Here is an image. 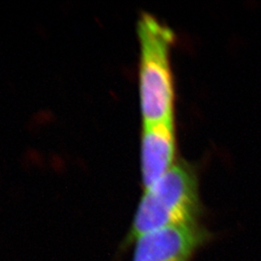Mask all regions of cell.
I'll use <instances>...</instances> for the list:
<instances>
[{
	"label": "cell",
	"instance_id": "obj_1",
	"mask_svg": "<svg viewBox=\"0 0 261 261\" xmlns=\"http://www.w3.org/2000/svg\"><path fill=\"white\" fill-rule=\"evenodd\" d=\"M200 201L195 170L178 163L144 189L125 247L143 234L169 226L197 224Z\"/></svg>",
	"mask_w": 261,
	"mask_h": 261
},
{
	"label": "cell",
	"instance_id": "obj_2",
	"mask_svg": "<svg viewBox=\"0 0 261 261\" xmlns=\"http://www.w3.org/2000/svg\"><path fill=\"white\" fill-rule=\"evenodd\" d=\"M138 34L143 123L173 121L174 88L169 53L174 32L153 15L142 13L138 21Z\"/></svg>",
	"mask_w": 261,
	"mask_h": 261
},
{
	"label": "cell",
	"instance_id": "obj_3",
	"mask_svg": "<svg viewBox=\"0 0 261 261\" xmlns=\"http://www.w3.org/2000/svg\"><path fill=\"white\" fill-rule=\"evenodd\" d=\"M209 238L208 231L198 224L151 231L135 241L133 261H191Z\"/></svg>",
	"mask_w": 261,
	"mask_h": 261
},
{
	"label": "cell",
	"instance_id": "obj_4",
	"mask_svg": "<svg viewBox=\"0 0 261 261\" xmlns=\"http://www.w3.org/2000/svg\"><path fill=\"white\" fill-rule=\"evenodd\" d=\"M174 155L173 121L143 123L141 176L144 189L153 185L172 168Z\"/></svg>",
	"mask_w": 261,
	"mask_h": 261
}]
</instances>
